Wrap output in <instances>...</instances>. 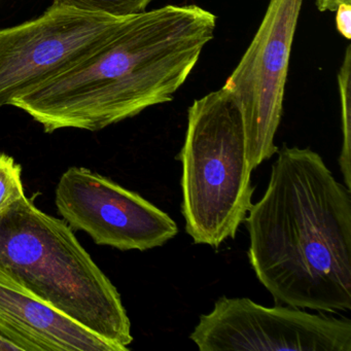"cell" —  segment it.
I'll return each instance as SVG.
<instances>
[{
  "mask_svg": "<svg viewBox=\"0 0 351 351\" xmlns=\"http://www.w3.org/2000/svg\"><path fill=\"white\" fill-rule=\"evenodd\" d=\"M351 5V0H316V7L320 12H336L339 5Z\"/></svg>",
  "mask_w": 351,
  "mask_h": 351,
  "instance_id": "obj_14",
  "label": "cell"
},
{
  "mask_svg": "<svg viewBox=\"0 0 351 351\" xmlns=\"http://www.w3.org/2000/svg\"><path fill=\"white\" fill-rule=\"evenodd\" d=\"M24 195L21 165L11 156L0 153V210Z\"/></svg>",
  "mask_w": 351,
  "mask_h": 351,
  "instance_id": "obj_12",
  "label": "cell"
},
{
  "mask_svg": "<svg viewBox=\"0 0 351 351\" xmlns=\"http://www.w3.org/2000/svg\"><path fill=\"white\" fill-rule=\"evenodd\" d=\"M0 334L21 351H122L49 305L1 267Z\"/></svg>",
  "mask_w": 351,
  "mask_h": 351,
  "instance_id": "obj_9",
  "label": "cell"
},
{
  "mask_svg": "<svg viewBox=\"0 0 351 351\" xmlns=\"http://www.w3.org/2000/svg\"><path fill=\"white\" fill-rule=\"evenodd\" d=\"M57 208L71 229L117 250L159 247L176 237V221L145 198L84 167H71L56 188Z\"/></svg>",
  "mask_w": 351,
  "mask_h": 351,
  "instance_id": "obj_8",
  "label": "cell"
},
{
  "mask_svg": "<svg viewBox=\"0 0 351 351\" xmlns=\"http://www.w3.org/2000/svg\"><path fill=\"white\" fill-rule=\"evenodd\" d=\"M244 219L248 260L278 304L319 312L351 308L350 189L319 154L283 145Z\"/></svg>",
  "mask_w": 351,
  "mask_h": 351,
  "instance_id": "obj_1",
  "label": "cell"
},
{
  "mask_svg": "<svg viewBox=\"0 0 351 351\" xmlns=\"http://www.w3.org/2000/svg\"><path fill=\"white\" fill-rule=\"evenodd\" d=\"M0 351H21V349L0 334Z\"/></svg>",
  "mask_w": 351,
  "mask_h": 351,
  "instance_id": "obj_15",
  "label": "cell"
},
{
  "mask_svg": "<svg viewBox=\"0 0 351 351\" xmlns=\"http://www.w3.org/2000/svg\"><path fill=\"white\" fill-rule=\"evenodd\" d=\"M336 25L346 40L351 38V5H339L336 10Z\"/></svg>",
  "mask_w": 351,
  "mask_h": 351,
  "instance_id": "obj_13",
  "label": "cell"
},
{
  "mask_svg": "<svg viewBox=\"0 0 351 351\" xmlns=\"http://www.w3.org/2000/svg\"><path fill=\"white\" fill-rule=\"evenodd\" d=\"M217 17L166 5L126 18L69 71L16 100L47 133L98 131L173 100L213 38Z\"/></svg>",
  "mask_w": 351,
  "mask_h": 351,
  "instance_id": "obj_2",
  "label": "cell"
},
{
  "mask_svg": "<svg viewBox=\"0 0 351 351\" xmlns=\"http://www.w3.org/2000/svg\"><path fill=\"white\" fill-rule=\"evenodd\" d=\"M190 339L200 351H351V322L221 297L200 316Z\"/></svg>",
  "mask_w": 351,
  "mask_h": 351,
  "instance_id": "obj_6",
  "label": "cell"
},
{
  "mask_svg": "<svg viewBox=\"0 0 351 351\" xmlns=\"http://www.w3.org/2000/svg\"><path fill=\"white\" fill-rule=\"evenodd\" d=\"M302 5L303 0H270L252 44L223 87L241 110L252 171L278 151L274 138Z\"/></svg>",
  "mask_w": 351,
  "mask_h": 351,
  "instance_id": "obj_7",
  "label": "cell"
},
{
  "mask_svg": "<svg viewBox=\"0 0 351 351\" xmlns=\"http://www.w3.org/2000/svg\"><path fill=\"white\" fill-rule=\"evenodd\" d=\"M182 213L196 244L219 247L234 239L250 207L254 186L241 110L227 90L195 100L178 155Z\"/></svg>",
  "mask_w": 351,
  "mask_h": 351,
  "instance_id": "obj_4",
  "label": "cell"
},
{
  "mask_svg": "<svg viewBox=\"0 0 351 351\" xmlns=\"http://www.w3.org/2000/svg\"><path fill=\"white\" fill-rule=\"evenodd\" d=\"M0 267L61 313L129 350L131 322L118 289L71 226L26 195L0 210Z\"/></svg>",
  "mask_w": 351,
  "mask_h": 351,
  "instance_id": "obj_3",
  "label": "cell"
},
{
  "mask_svg": "<svg viewBox=\"0 0 351 351\" xmlns=\"http://www.w3.org/2000/svg\"><path fill=\"white\" fill-rule=\"evenodd\" d=\"M153 0H54L53 5L127 18L143 13Z\"/></svg>",
  "mask_w": 351,
  "mask_h": 351,
  "instance_id": "obj_11",
  "label": "cell"
},
{
  "mask_svg": "<svg viewBox=\"0 0 351 351\" xmlns=\"http://www.w3.org/2000/svg\"><path fill=\"white\" fill-rule=\"evenodd\" d=\"M339 94L342 112L343 143L339 165L345 186L351 190V49L345 53L344 61L338 73Z\"/></svg>",
  "mask_w": 351,
  "mask_h": 351,
  "instance_id": "obj_10",
  "label": "cell"
},
{
  "mask_svg": "<svg viewBox=\"0 0 351 351\" xmlns=\"http://www.w3.org/2000/svg\"><path fill=\"white\" fill-rule=\"evenodd\" d=\"M125 19L53 5L36 19L0 30V108L73 69Z\"/></svg>",
  "mask_w": 351,
  "mask_h": 351,
  "instance_id": "obj_5",
  "label": "cell"
}]
</instances>
